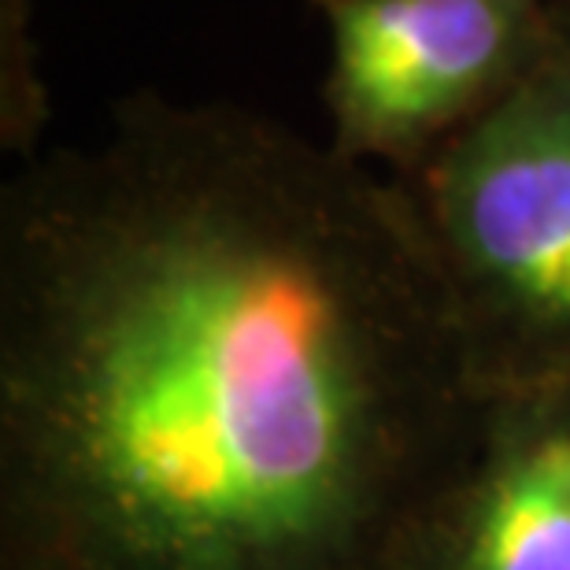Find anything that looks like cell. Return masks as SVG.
<instances>
[{
  "label": "cell",
  "instance_id": "1",
  "mask_svg": "<svg viewBox=\"0 0 570 570\" xmlns=\"http://www.w3.org/2000/svg\"><path fill=\"white\" fill-rule=\"evenodd\" d=\"M489 404L412 189L267 111L0 189V570H419Z\"/></svg>",
  "mask_w": 570,
  "mask_h": 570
},
{
  "label": "cell",
  "instance_id": "2",
  "mask_svg": "<svg viewBox=\"0 0 570 570\" xmlns=\"http://www.w3.org/2000/svg\"><path fill=\"white\" fill-rule=\"evenodd\" d=\"M401 181L485 393L570 390V0L533 71Z\"/></svg>",
  "mask_w": 570,
  "mask_h": 570
},
{
  "label": "cell",
  "instance_id": "3",
  "mask_svg": "<svg viewBox=\"0 0 570 570\" xmlns=\"http://www.w3.org/2000/svg\"><path fill=\"white\" fill-rule=\"evenodd\" d=\"M326 33L330 145L419 175L541 60L556 0H307Z\"/></svg>",
  "mask_w": 570,
  "mask_h": 570
},
{
  "label": "cell",
  "instance_id": "4",
  "mask_svg": "<svg viewBox=\"0 0 570 570\" xmlns=\"http://www.w3.org/2000/svg\"><path fill=\"white\" fill-rule=\"evenodd\" d=\"M419 570H570V390L493 396Z\"/></svg>",
  "mask_w": 570,
  "mask_h": 570
},
{
  "label": "cell",
  "instance_id": "5",
  "mask_svg": "<svg viewBox=\"0 0 570 570\" xmlns=\"http://www.w3.org/2000/svg\"><path fill=\"white\" fill-rule=\"evenodd\" d=\"M52 122L41 41L33 33L30 0H0V141L19 164L41 153Z\"/></svg>",
  "mask_w": 570,
  "mask_h": 570
}]
</instances>
